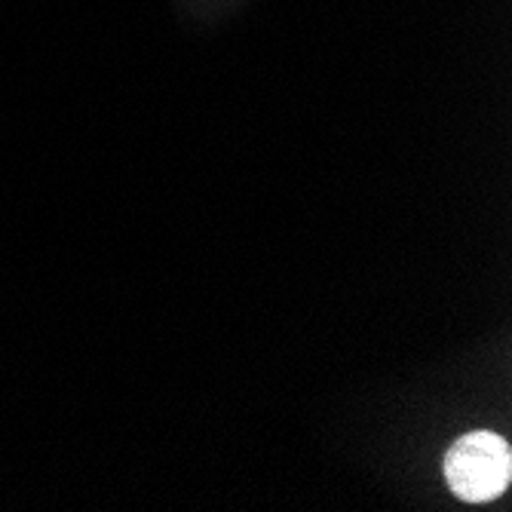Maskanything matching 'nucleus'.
I'll return each mask as SVG.
<instances>
[{"label":"nucleus","instance_id":"1","mask_svg":"<svg viewBox=\"0 0 512 512\" xmlns=\"http://www.w3.org/2000/svg\"><path fill=\"white\" fill-rule=\"evenodd\" d=\"M442 470L454 497L463 503H491L509 488L512 448L497 433H467L448 448Z\"/></svg>","mask_w":512,"mask_h":512}]
</instances>
